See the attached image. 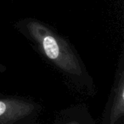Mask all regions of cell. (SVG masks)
Listing matches in <instances>:
<instances>
[{
	"mask_svg": "<svg viewBox=\"0 0 124 124\" xmlns=\"http://www.w3.org/2000/svg\"><path fill=\"white\" fill-rule=\"evenodd\" d=\"M18 29L36 43L42 54L58 69L73 79L88 78L85 68L70 43L50 28L34 20L20 22Z\"/></svg>",
	"mask_w": 124,
	"mask_h": 124,
	"instance_id": "cell-1",
	"label": "cell"
},
{
	"mask_svg": "<svg viewBox=\"0 0 124 124\" xmlns=\"http://www.w3.org/2000/svg\"><path fill=\"white\" fill-rule=\"evenodd\" d=\"M39 106L18 97H0V124H27L36 117Z\"/></svg>",
	"mask_w": 124,
	"mask_h": 124,
	"instance_id": "cell-2",
	"label": "cell"
},
{
	"mask_svg": "<svg viewBox=\"0 0 124 124\" xmlns=\"http://www.w3.org/2000/svg\"><path fill=\"white\" fill-rule=\"evenodd\" d=\"M123 78L121 77L119 85L117 86V93H116L114 103H113L112 110H111V119L112 123L118 119L123 115Z\"/></svg>",
	"mask_w": 124,
	"mask_h": 124,
	"instance_id": "cell-3",
	"label": "cell"
},
{
	"mask_svg": "<svg viewBox=\"0 0 124 124\" xmlns=\"http://www.w3.org/2000/svg\"><path fill=\"white\" fill-rule=\"evenodd\" d=\"M3 69H4V68H3V66H2V65H1V64H0V73H1V72H2V71H3Z\"/></svg>",
	"mask_w": 124,
	"mask_h": 124,
	"instance_id": "cell-4",
	"label": "cell"
},
{
	"mask_svg": "<svg viewBox=\"0 0 124 124\" xmlns=\"http://www.w3.org/2000/svg\"><path fill=\"white\" fill-rule=\"evenodd\" d=\"M67 124H79V123H76V122H71V123H67Z\"/></svg>",
	"mask_w": 124,
	"mask_h": 124,
	"instance_id": "cell-5",
	"label": "cell"
}]
</instances>
